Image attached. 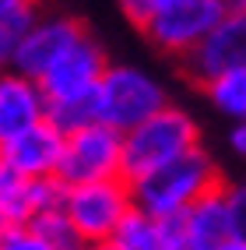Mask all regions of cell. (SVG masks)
Wrapping results in <instances>:
<instances>
[{"mask_svg": "<svg viewBox=\"0 0 246 250\" xmlns=\"http://www.w3.org/2000/svg\"><path fill=\"white\" fill-rule=\"evenodd\" d=\"M193 148H201V124L183 106L169 103L123 134V180H137Z\"/></svg>", "mask_w": 246, "mask_h": 250, "instance_id": "7a4b0ae2", "label": "cell"}, {"mask_svg": "<svg viewBox=\"0 0 246 250\" xmlns=\"http://www.w3.org/2000/svg\"><path fill=\"white\" fill-rule=\"evenodd\" d=\"M106 67H109V57H106L102 42H98L92 32H85V36H81L67 53H63L53 67L39 78V85H42V92L49 99V106L81 103V99H92L95 95Z\"/></svg>", "mask_w": 246, "mask_h": 250, "instance_id": "52a82bcc", "label": "cell"}, {"mask_svg": "<svg viewBox=\"0 0 246 250\" xmlns=\"http://www.w3.org/2000/svg\"><path fill=\"white\" fill-rule=\"evenodd\" d=\"M42 0H0V21L7 18H28V14H39Z\"/></svg>", "mask_w": 246, "mask_h": 250, "instance_id": "7402d4cb", "label": "cell"}, {"mask_svg": "<svg viewBox=\"0 0 246 250\" xmlns=\"http://www.w3.org/2000/svg\"><path fill=\"white\" fill-rule=\"evenodd\" d=\"M49 120V99L39 78H28L18 67L0 71V145L14 141L25 130Z\"/></svg>", "mask_w": 246, "mask_h": 250, "instance_id": "30bf717a", "label": "cell"}, {"mask_svg": "<svg viewBox=\"0 0 246 250\" xmlns=\"http://www.w3.org/2000/svg\"><path fill=\"white\" fill-rule=\"evenodd\" d=\"M85 32L88 28L77 18L39 11V18L28 25L25 39H21V49H18V57H14V67H18L21 74H28V78H42L81 36H85Z\"/></svg>", "mask_w": 246, "mask_h": 250, "instance_id": "9c48e42d", "label": "cell"}, {"mask_svg": "<svg viewBox=\"0 0 246 250\" xmlns=\"http://www.w3.org/2000/svg\"><path fill=\"white\" fill-rule=\"evenodd\" d=\"M183 226L193 250H222L228 240L236 236L232 229V211H228V197H225V183L215 190H208L201 201H193L183 211Z\"/></svg>", "mask_w": 246, "mask_h": 250, "instance_id": "7c38bea8", "label": "cell"}, {"mask_svg": "<svg viewBox=\"0 0 246 250\" xmlns=\"http://www.w3.org/2000/svg\"><path fill=\"white\" fill-rule=\"evenodd\" d=\"M166 4H169V0H120V11H123L127 21H134V25L141 28L158 7H166Z\"/></svg>", "mask_w": 246, "mask_h": 250, "instance_id": "44dd1931", "label": "cell"}, {"mask_svg": "<svg viewBox=\"0 0 246 250\" xmlns=\"http://www.w3.org/2000/svg\"><path fill=\"white\" fill-rule=\"evenodd\" d=\"M222 183L225 180H222L215 155L201 145L151 173L130 180V190H134V205L141 211L155 215V219H172V215H183L193 201H201L208 190L222 187Z\"/></svg>", "mask_w": 246, "mask_h": 250, "instance_id": "6da1fadb", "label": "cell"}, {"mask_svg": "<svg viewBox=\"0 0 246 250\" xmlns=\"http://www.w3.org/2000/svg\"><path fill=\"white\" fill-rule=\"evenodd\" d=\"M228 4H232L236 11H246V0H228Z\"/></svg>", "mask_w": 246, "mask_h": 250, "instance_id": "4316f807", "label": "cell"}, {"mask_svg": "<svg viewBox=\"0 0 246 250\" xmlns=\"http://www.w3.org/2000/svg\"><path fill=\"white\" fill-rule=\"evenodd\" d=\"M162 250H193L183 215H172V219H162Z\"/></svg>", "mask_w": 246, "mask_h": 250, "instance_id": "ffe728a7", "label": "cell"}, {"mask_svg": "<svg viewBox=\"0 0 246 250\" xmlns=\"http://www.w3.org/2000/svg\"><path fill=\"white\" fill-rule=\"evenodd\" d=\"M204 99L211 103L218 116H225L228 124H243L246 120V67L225 71L218 78H211L201 85Z\"/></svg>", "mask_w": 246, "mask_h": 250, "instance_id": "5bb4252c", "label": "cell"}, {"mask_svg": "<svg viewBox=\"0 0 246 250\" xmlns=\"http://www.w3.org/2000/svg\"><path fill=\"white\" fill-rule=\"evenodd\" d=\"M123 176V134L113 130L109 124H88L77 127L63 141V159L57 180L63 187L77 183H95V180H113Z\"/></svg>", "mask_w": 246, "mask_h": 250, "instance_id": "8992f818", "label": "cell"}, {"mask_svg": "<svg viewBox=\"0 0 246 250\" xmlns=\"http://www.w3.org/2000/svg\"><path fill=\"white\" fill-rule=\"evenodd\" d=\"M14 226H18V222H14V219H11V215H7L4 208H0V240H4V236H7V232H11Z\"/></svg>", "mask_w": 246, "mask_h": 250, "instance_id": "cb8c5ba5", "label": "cell"}, {"mask_svg": "<svg viewBox=\"0 0 246 250\" xmlns=\"http://www.w3.org/2000/svg\"><path fill=\"white\" fill-rule=\"evenodd\" d=\"M63 141H67V134L53 120L25 130L14 141L0 145L7 173L21 176V180H53L60 169V159H63Z\"/></svg>", "mask_w": 246, "mask_h": 250, "instance_id": "8fae6325", "label": "cell"}, {"mask_svg": "<svg viewBox=\"0 0 246 250\" xmlns=\"http://www.w3.org/2000/svg\"><path fill=\"white\" fill-rule=\"evenodd\" d=\"M63 183L53 176V180H21V176H7L4 190H0V208L18 226H28L39 211H49L63 205Z\"/></svg>", "mask_w": 246, "mask_h": 250, "instance_id": "4fadbf2b", "label": "cell"}, {"mask_svg": "<svg viewBox=\"0 0 246 250\" xmlns=\"http://www.w3.org/2000/svg\"><path fill=\"white\" fill-rule=\"evenodd\" d=\"M77 250H95V247H77Z\"/></svg>", "mask_w": 246, "mask_h": 250, "instance_id": "f1b7e54d", "label": "cell"}, {"mask_svg": "<svg viewBox=\"0 0 246 250\" xmlns=\"http://www.w3.org/2000/svg\"><path fill=\"white\" fill-rule=\"evenodd\" d=\"M28 229H36L53 250H77V247H88L85 240L77 236V229H74V222H71V215L63 211V205L49 208V211H39L36 219L28 222Z\"/></svg>", "mask_w": 246, "mask_h": 250, "instance_id": "2e32d148", "label": "cell"}, {"mask_svg": "<svg viewBox=\"0 0 246 250\" xmlns=\"http://www.w3.org/2000/svg\"><path fill=\"white\" fill-rule=\"evenodd\" d=\"M113 247L120 250H162V219L141 211L137 205L127 211V219L113 232Z\"/></svg>", "mask_w": 246, "mask_h": 250, "instance_id": "9a60e30c", "label": "cell"}, {"mask_svg": "<svg viewBox=\"0 0 246 250\" xmlns=\"http://www.w3.org/2000/svg\"><path fill=\"white\" fill-rule=\"evenodd\" d=\"M228 11H232L228 0H169L141 25V32L158 53L179 63L218 28Z\"/></svg>", "mask_w": 246, "mask_h": 250, "instance_id": "277c9868", "label": "cell"}, {"mask_svg": "<svg viewBox=\"0 0 246 250\" xmlns=\"http://www.w3.org/2000/svg\"><path fill=\"white\" fill-rule=\"evenodd\" d=\"M0 250H53L36 229H28V226H14L4 240H0Z\"/></svg>", "mask_w": 246, "mask_h": 250, "instance_id": "d6986e66", "label": "cell"}, {"mask_svg": "<svg viewBox=\"0 0 246 250\" xmlns=\"http://www.w3.org/2000/svg\"><path fill=\"white\" fill-rule=\"evenodd\" d=\"M95 250H120V247H113V243H98Z\"/></svg>", "mask_w": 246, "mask_h": 250, "instance_id": "83f0119b", "label": "cell"}, {"mask_svg": "<svg viewBox=\"0 0 246 250\" xmlns=\"http://www.w3.org/2000/svg\"><path fill=\"white\" fill-rule=\"evenodd\" d=\"M225 197H228V211H232V229H236V236L246 240V176L225 180Z\"/></svg>", "mask_w": 246, "mask_h": 250, "instance_id": "ac0fdd59", "label": "cell"}, {"mask_svg": "<svg viewBox=\"0 0 246 250\" xmlns=\"http://www.w3.org/2000/svg\"><path fill=\"white\" fill-rule=\"evenodd\" d=\"M36 18H39V14L0 21V71H4V67H14V57H18V49H21V39H25L28 25L36 21Z\"/></svg>", "mask_w": 246, "mask_h": 250, "instance_id": "e0dca14e", "label": "cell"}, {"mask_svg": "<svg viewBox=\"0 0 246 250\" xmlns=\"http://www.w3.org/2000/svg\"><path fill=\"white\" fill-rule=\"evenodd\" d=\"M179 67H183V74L193 81L197 88H201L204 81L225 74V71L246 67V11L232 7L218 21V28L211 32L193 53H187L183 60H179Z\"/></svg>", "mask_w": 246, "mask_h": 250, "instance_id": "ba28073f", "label": "cell"}, {"mask_svg": "<svg viewBox=\"0 0 246 250\" xmlns=\"http://www.w3.org/2000/svg\"><path fill=\"white\" fill-rule=\"evenodd\" d=\"M222 250H246V240H239V236H232V240H228Z\"/></svg>", "mask_w": 246, "mask_h": 250, "instance_id": "d4e9b609", "label": "cell"}, {"mask_svg": "<svg viewBox=\"0 0 246 250\" xmlns=\"http://www.w3.org/2000/svg\"><path fill=\"white\" fill-rule=\"evenodd\" d=\"M130 208H134V190H130V180L123 176L77 183V187L63 190V211L71 215L77 236L88 247L109 243Z\"/></svg>", "mask_w": 246, "mask_h": 250, "instance_id": "5b68a950", "label": "cell"}, {"mask_svg": "<svg viewBox=\"0 0 246 250\" xmlns=\"http://www.w3.org/2000/svg\"><path fill=\"white\" fill-rule=\"evenodd\" d=\"M228 152L246 162V120L243 124H232V130H228Z\"/></svg>", "mask_w": 246, "mask_h": 250, "instance_id": "603a6c76", "label": "cell"}, {"mask_svg": "<svg viewBox=\"0 0 246 250\" xmlns=\"http://www.w3.org/2000/svg\"><path fill=\"white\" fill-rule=\"evenodd\" d=\"M172 103L166 81L137 63H109L102 81L95 88V116L98 124H109L113 130L127 134L151 113L166 109Z\"/></svg>", "mask_w": 246, "mask_h": 250, "instance_id": "3957f363", "label": "cell"}, {"mask_svg": "<svg viewBox=\"0 0 246 250\" xmlns=\"http://www.w3.org/2000/svg\"><path fill=\"white\" fill-rule=\"evenodd\" d=\"M7 162H4V152H0V190H4V183H7Z\"/></svg>", "mask_w": 246, "mask_h": 250, "instance_id": "484cf974", "label": "cell"}]
</instances>
